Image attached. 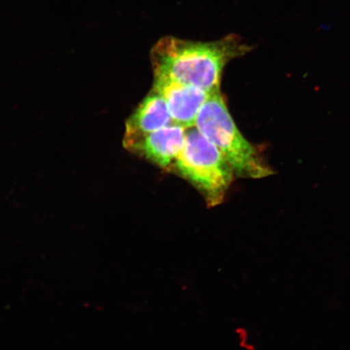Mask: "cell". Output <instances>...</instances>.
Wrapping results in <instances>:
<instances>
[{"mask_svg":"<svg viewBox=\"0 0 350 350\" xmlns=\"http://www.w3.org/2000/svg\"><path fill=\"white\" fill-rule=\"evenodd\" d=\"M253 49L234 33L212 42L165 36L152 47L150 57L153 76L172 79L213 93L221 90L226 65Z\"/></svg>","mask_w":350,"mask_h":350,"instance_id":"6da1fadb","label":"cell"},{"mask_svg":"<svg viewBox=\"0 0 350 350\" xmlns=\"http://www.w3.org/2000/svg\"><path fill=\"white\" fill-rule=\"evenodd\" d=\"M195 126L222 153L236 178L259 179L275 174L260 148L241 133L221 90L210 94L200 109Z\"/></svg>","mask_w":350,"mask_h":350,"instance_id":"7a4b0ae2","label":"cell"},{"mask_svg":"<svg viewBox=\"0 0 350 350\" xmlns=\"http://www.w3.org/2000/svg\"><path fill=\"white\" fill-rule=\"evenodd\" d=\"M170 172L190 183L209 208L224 202L236 178L225 157L196 126L187 129L185 144Z\"/></svg>","mask_w":350,"mask_h":350,"instance_id":"3957f363","label":"cell"},{"mask_svg":"<svg viewBox=\"0 0 350 350\" xmlns=\"http://www.w3.org/2000/svg\"><path fill=\"white\" fill-rule=\"evenodd\" d=\"M152 90L165 100L174 124L187 129L195 126L200 109L212 94L172 79L157 76H153Z\"/></svg>","mask_w":350,"mask_h":350,"instance_id":"277c9868","label":"cell"},{"mask_svg":"<svg viewBox=\"0 0 350 350\" xmlns=\"http://www.w3.org/2000/svg\"><path fill=\"white\" fill-rule=\"evenodd\" d=\"M187 129L170 124L139 139L126 148L161 169H172L185 142Z\"/></svg>","mask_w":350,"mask_h":350,"instance_id":"5b68a950","label":"cell"},{"mask_svg":"<svg viewBox=\"0 0 350 350\" xmlns=\"http://www.w3.org/2000/svg\"><path fill=\"white\" fill-rule=\"evenodd\" d=\"M173 124L165 100L151 90L126 120L122 146L126 150L144 135Z\"/></svg>","mask_w":350,"mask_h":350,"instance_id":"8992f818","label":"cell"}]
</instances>
